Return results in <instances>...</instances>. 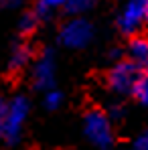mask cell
I'll list each match as a JSON object with an SVG mask.
<instances>
[{"instance_id":"6da1fadb","label":"cell","mask_w":148,"mask_h":150,"mask_svg":"<svg viewBox=\"0 0 148 150\" xmlns=\"http://www.w3.org/2000/svg\"><path fill=\"white\" fill-rule=\"evenodd\" d=\"M83 132L87 140L99 150H108L114 144V128L112 118L101 110H89L83 118Z\"/></svg>"},{"instance_id":"7a4b0ae2","label":"cell","mask_w":148,"mask_h":150,"mask_svg":"<svg viewBox=\"0 0 148 150\" xmlns=\"http://www.w3.org/2000/svg\"><path fill=\"white\" fill-rule=\"evenodd\" d=\"M140 75H142V71L130 59L118 61L108 71V87H110V91H114L118 96L132 93L136 83H138V79H140Z\"/></svg>"},{"instance_id":"3957f363","label":"cell","mask_w":148,"mask_h":150,"mask_svg":"<svg viewBox=\"0 0 148 150\" xmlns=\"http://www.w3.org/2000/svg\"><path fill=\"white\" fill-rule=\"evenodd\" d=\"M30 112V103L25 96H14L6 105V120H4V138L6 142H16L21 138L23 126Z\"/></svg>"},{"instance_id":"277c9868","label":"cell","mask_w":148,"mask_h":150,"mask_svg":"<svg viewBox=\"0 0 148 150\" xmlns=\"http://www.w3.org/2000/svg\"><path fill=\"white\" fill-rule=\"evenodd\" d=\"M91 39H93V25L83 16L67 21L59 30V43L67 49H83L91 43Z\"/></svg>"},{"instance_id":"5b68a950","label":"cell","mask_w":148,"mask_h":150,"mask_svg":"<svg viewBox=\"0 0 148 150\" xmlns=\"http://www.w3.org/2000/svg\"><path fill=\"white\" fill-rule=\"evenodd\" d=\"M148 23V0H126L118 16V26L124 35H136Z\"/></svg>"},{"instance_id":"8992f818","label":"cell","mask_w":148,"mask_h":150,"mask_svg":"<svg viewBox=\"0 0 148 150\" xmlns=\"http://www.w3.org/2000/svg\"><path fill=\"white\" fill-rule=\"evenodd\" d=\"M33 85L37 89L49 91L55 85V57L51 51L41 53V57L33 63V71H30Z\"/></svg>"},{"instance_id":"52a82bcc","label":"cell","mask_w":148,"mask_h":150,"mask_svg":"<svg viewBox=\"0 0 148 150\" xmlns=\"http://www.w3.org/2000/svg\"><path fill=\"white\" fill-rule=\"evenodd\" d=\"M128 55H130V61L142 71H148V37H132L130 45H128Z\"/></svg>"},{"instance_id":"ba28073f","label":"cell","mask_w":148,"mask_h":150,"mask_svg":"<svg viewBox=\"0 0 148 150\" xmlns=\"http://www.w3.org/2000/svg\"><path fill=\"white\" fill-rule=\"evenodd\" d=\"M33 61V49L28 45H16L12 53H10V59H8V67L12 71H21L25 69L26 65Z\"/></svg>"},{"instance_id":"9c48e42d","label":"cell","mask_w":148,"mask_h":150,"mask_svg":"<svg viewBox=\"0 0 148 150\" xmlns=\"http://www.w3.org/2000/svg\"><path fill=\"white\" fill-rule=\"evenodd\" d=\"M65 4V0H39L37 6H35V14L39 21H45V18H51L57 10H61Z\"/></svg>"},{"instance_id":"30bf717a","label":"cell","mask_w":148,"mask_h":150,"mask_svg":"<svg viewBox=\"0 0 148 150\" xmlns=\"http://www.w3.org/2000/svg\"><path fill=\"white\" fill-rule=\"evenodd\" d=\"M93 2L96 0H65V4H63V10L67 12V14H71V16H81L83 12H87L91 6H93Z\"/></svg>"},{"instance_id":"8fae6325","label":"cell","mask_w":148,"mask_h":150,"mask_svg":"<svg viewBox=\"0 0 148 150\" xmlns=\"http://www.w3.org/2000/svg\"><path fill=\"white\" fill-rule=\"evenodd\" d=\"M132 93L136 96V100L140 101L142 105L148 108V71L140 75V79H138V83H136V87H134Z\"/></svg>"},{"instance_id":"7c38bea8","label":"cell","mask_w":148,"mask_h":150,"mask_svg":"<svg viewBox=\"0 0 148 150\" xmlns=\"http://www.w3.org/2000/svg\"><path fill=\"white\" fill-rule=\"evenodd\" d=\"M37 25H39V18H37L35 12H26V14L21 16V21H18V28H21L23 35H30L37 28Z\"/></svg>"},{"instance_id":"4fadbf2b","label":"cell","mask_w":148,"mask_h":150,"mask_svg":"<svg viewBox=\"0 0 148 150\" xmlns=\"http://www.w3.org/2000/svg\"><path fill=\"white\" fill-rule=\"evenodd\" d=\"M45 108L47 110H59L61 108V103H63V93L59 91V89H49V91H45Z\"/></svg>"},{"instance_id":"5bb4252c","label":"cell","mask_w":148,"mask_h":150,"mask_svg":"<svg viewBox=\"0 0 148 150\" xmlns=\"http://www.w3.org/2000/svg\"><path fill=\"white\" fill-rule=\"evenodd\" d=\"M6 105L8 101L0 96V140L4 138V120H6Z\"/></svg>"},{"instance_id":"9a60e30c","label":"cell","mask_w":148,"mask_h":150,"mask_svg":"<svg viewBox=\"0 0 148 150\" xmlns=\"http://www.w3.org/2000/svg\"><path fill=\"white\" fill-rule=\"evenodd\" d=\"M134 150H148V130L134 140Z\"/></svg>"},{"instance_id":"2e32d148","label":"cell","mask_w":148,"mask_h":150,"mask_svg":"<svg viewBox=\"0 0 148 150\" xmlns=\"http://www.w3.org/2000/svg\"><path fill=\"white\" fill-rule=\"evenodd\" d=\"M2 4H6V6H18L21 0H2Z\"/></svg>"}]
</instances>
